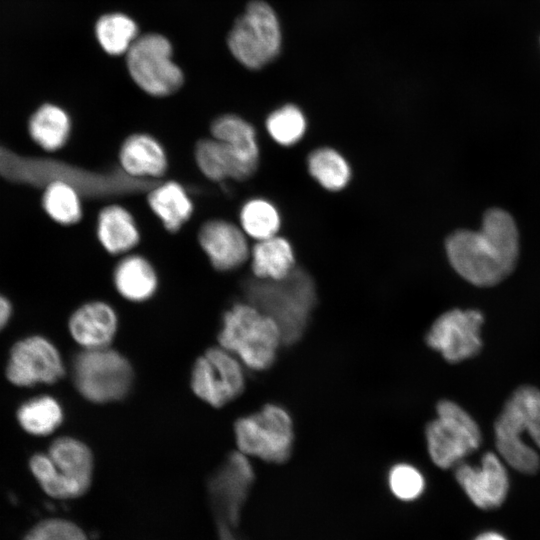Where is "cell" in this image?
<instances>
[{"instance_id": "cell-17", "label": "cell", "mask_w": 540, "mask_h": 540, "mask_svg": "<svg viewBox=\"0 0 540 540\" xmlns=\"http://www.w3.org/2000/svg\"><path fill=\"white\" fill-rule=\"evenodd\" d=\"M117 330L116 311L109 303L101 300L82 304L68 320V331L82 349L109 347Z\"/></svg>"}, {"instance_id": "cell-25", "label": "cell", "mask_w": 540, "mask_h": 540, "mask_svg": "<svg viewBox=\"0 0 540 540\" xmlns=\"http://www.w3.org/2000/svg\"><path fill=\"white\" fill-rule=\"evenodd\" d=\"M71 131L69 115L54 104L42 105L30 118L29 132L32 139L47 151L62 148Z\"/></svg>"}, {"instance_id": "cell-5", "label": "cell", "mask_w": 540, "mask_h": 540, "mask_svg": "<svg viewBox=\"0 0 540 540\" xmlns=\"http://www.w3.org/2000/svg\"><path fill=\"white\" fill-rule=\"evenodd\" d=\"M29 468L46 494L56 499H72L90 488L94 458L83 441L61 436L51 442L46 453L33 454Z\"/></svg>"}, {"instance_id": "cell-23", "label": "cell", "mask_w": 540, "mask_h": 540, "mask_svg": "<svg viewBox=\"0 0 540 540\" xmlns=\"http://www.w3.org/2000/svg\"><path fill=\"white\" fill-rule=\"evenodd\" d=\"M251 267L256 278L276 280L285 277L295 267L291 244L276 235L257 241L251 250Z\"/></svg>"}, {"instance_id": "cell-16", "label": "cell", "mask_w": 540, "mask_h": 540, "mask_svg": "<svg viewBox=\"0 0 540 540\" xmlns=\"http://www.w3.org/2000/svg\"><path fill=\"white\" fill-rule=\"evenodd\" d=\"M247 235L241 227L223 219L202 224L198 241L210 264L218 271H232L243 265L250 255Z\"/></svg>"}, {"instance_id": "cell-29", "label": "cell", "mask_w": 540, "mask_h": 540, "mask_svg": "<svg viewBox=\"0 0 540 540\" xmlns=\"http://www.w3.org/2000/svg\"><path fill=\"white\" fill-rule=\"evenodd\" d=\"M312 177L325 189L339 191L349 182L351 171L345 158L332 148H319L308 157Z\"/></svg>"}, {"instance_id": "cell-11", "label": "cell", "mask_w": 540, "mask_h": 540, "mask_svg": "<svg viewBox=\"0 0 540 540\" xmlns=\"http://www.w3.org/2000/svg\"><path fill=\"white\" fill-rule=\"evenodd\" d=\"M190 386L203 402L214 408H222L244 391L243 364L223 347H211L194 362Z\"/></svg>"}, {"instance_id": "cell-7", "label": "cell", "mask_w": 540, "mask_h": 540, "mask_svg": "<svg viewBox=\"0 0 540 540\" xmlns=\"http://www.w3.org/2000/svg\"><path fill=\"white\" fill-rule=\"evenodd\" d=\"M282 35L272 7L262 1H251L231 28L227 44L231 54L243 66L260 69L279 54Z\"/></svg>"}, {"instance_id": "cell-15", "label": "cell", "mask_w": 540, "mask_h": 540, "mask_svg": "<svg viewBox=\"0 0 540 540\" xmlns=\"http://www.w3.org/2000/svg\"><path fill=\"white\" fill-rule=\"evenodd\" d=\"M455 477L472 503L483 510L500 507L509 490L506 469L500 458L492 452L482 456L478 467L459 463Z\"/></svg>"}, {"instance_id": "cell-24", "label": "cell", "mask_w": 540, "mask_h": 540, "mask_svg": "<svg viewBox=\"0 0 540 540\" xmlns=\"http://www.w3.org/2000/svg\"><path fill=\"white\" fill-rule=\"evenodd\" d=\"M16 419L29 435L43 437L55 432L62 424L64 410L51 395H38L27 399L17 408Z\"/></svg>"}, {"instance_id": "cell-31", "label": "cell", "mask_w": 540, "mask_h": 540, "mask_svg": "<svg viewBox=\"0 0 540 540\" xmlns=\"http://www.w3.org/2000/svg\"><path fill=\"white\" fill-rule=\"evenodd\" d=\"M271 138L280 145L296 144L306 131V119L295 105L288 104L273 111L266 120Z\"/></svg>"}, {"instance_id": "cell-30", "label": "cell", "mask_w": 540, "mask_h": 540, "mask_svg": "<svg viewBox=\"0 0 540 540\" xmlns=\"http://www.w3.org/2000/svg\"><path fill=\"white\" fill-rule=\"evenodd\" d=\"M239 220L243 232L257 241L275 236L281 223L276 207L263 198L246 201L241 207Z\"/></svg>"}, {"instance_id": "cell-12", "label": "cell", "mask_w": 540, "mask_h": 540, "mask_svg": "<svg viewBox=\"0 0 540 540\" xmlns=\"http://www.w3.org/2000/svg\"><path fill=\"white\" fill-rule=\"evenodd\" d=\"M65 375V364L55 344L42 335L16 341L5 367L7 380L17 387L54 384Z\"/></svg>"}, {"instance_id": "cell-13", "label": "cell", "mask_w": 540, "mask_h": 540, "mask_svg": "<svg viewBox=\"0 0 540 540\" xmlns=\"http://www.w3.org/2000/svg\"><path fill=\"white\" fill-rule=\"evenodd\" d=\"M482 323L483 315L477 310H449L434 321L426 343L451 363L463 361L479 353Z\"/></svg>"}, {"instance_id": "cell-32", "label": "cell", "mask_w": 540, "mask_h": 540, "mask_svg": "<svg viewBox=\"0 0 540 540\" xmlns=\"http://www.w3.org/2000/svg\"><path fill=\"white\" fill-rule=\"evenodd\" d=\"M388 482L393 494L405 501L419 497L425 487L424 477L421 472L406 463L393 466L389 472Z\"/></svg>"}, {"instance_id": "cell-8", "label": "cell", "mask_w": 540, "mask_h": 540, "mask_svg": "<svg viewBox=\"0 0 540 540\" xmlns=\"http://www.w3.org/2000/svg\"><path fill=\"white\" fill-rule=\"evenodd\" d=\"M234 435L238 450L248 457L282 463L291 454L293 422L285 408L266 404L259 411L237 419Z\"/></svg>"}, {"instance_id": "cell-34", "label": "cell", "mask_w": 540, "mask_h": 540, "mask_svg": "<svg viewBox=\"0 0 540 540\" xmlns=\"http://www.w3.org/2000/svg\"><path fill=\"white\" fill-rule=\"evenodd\" d=\"M13 313L11 302L0 294V331L9 323Z\"/></svg>"}, {"instance_id": "cell-26", "label": "cell", "mask_w": 540, "mask_h": 540, "mask_svg": "<svg viewBox=\"0 0 540 540\" xmlns=\"http://www.w3.org/2000/svg\"><path fill=\"white\" fill-rule=\"evenodd\" d=\"M95 35L101 48L109 55L126 54L137 39L136 22L123 13H107L95 24Z\"/></svg>"}, {"instance_id": "cell-9", "label": "cell", "mask_w": 540, "mask_h": 540, "mask_svg": "<svg viewBox=\"0 0 540 540\" xmlns=\"http://www.w3.org/2000/svg\"><path fill=\"white\" fill-rule=\"evenodd\" d=\"M125 55L132 80L145 93L165 97L181 88L184 75L173 61L172 45L165 36L156 33L138 36Z\"/></svg>"}, {"instance_id": "cell-6", "label": "cell", "mask_w": 540, "mask_h": 540, "mask_svg": "<svg viewBox=\"0 0 540 540\" xmlns=\"http://www.w3.org/2000/svg\"><path fill=\"white\" fill-rule=\"evenodd\" d=\"M71 376L78 393L96 404L122 400L134 379L129 360L110 347L82 349L72 359Z\"/></svg>"}, {"instance_id": "cell-10", "label": "cell", "mask_w": 540, "mask_h": 540, "mask_svg": "<svg viewBox=\"0 0 540 540\" xmlns=\"http://www.w3.org/2000/svg\"><path fill=\"white\" fill-rule=\"evenodd\" d=\"M436 411L437 418L425 430L427 448L433 463L448 469L480 446L481 433L473 418L452 401H440Z\"/></svg>"}, {"instance_id": "cell-27", "label": "cell", "mask_w": 540, "mask_h": 540, "mask_svg": "<svg viewBox=\"0 0 540 540\" xmlns=\"http://www.w3.org/2000/svg\"><path fill=\"white\" fill-rule=\"evenodd\" d=\"M212 137L223 141L249 161L259 163V147L254 127L234 114L217 117L211 124Z\"/></svg>"}, {"instance_id": "cell-4", "label": "cell", "mask_w": 540, "mask_h": 540, "mask_svg": "<svg viewBox=\"0 0 540 540\" xmlns=\"http://www.w3.org/2000/svg\"><path fill=\"white\" fill-rule=\"evenodd\" d=\"M217 339L253 371L270 368L283 343L276 322L249 302L235 303L224 312Z\"/></svg>"}, {"instance_id": "cell-20", "label": "cell", "mask_w": 540, "mask_h": 540, "mask_svg": "<svg viewBox=\"0 0 540 540\" xmlns=\"http://www.w3.org/2000/svg\"><path fill=\"white\" fill-rule=\"evenodd\" d=\"M96 233L102 247L112 255L127 253L140 241L133 215L118 204L108 205L99 212Z\"/></svg>"}, {"instance_id": "cell-35", "label": "cell", "mask_w": 540, "mask_h": 540, "mask_svg": "<svg viewBox=\"0 0 540 540\" xmlns=\"http://www.w3.org/2000/svg\"><path fill=\"white\" fill-rule=\"evenodd\" d=\"M474 540H507L503 535L489 531L478 535Z\"/></svg>"}, {"instance_id": "cell-14", "label": "cell", "mask_w": 540, "mask_h": 540, "mask_svg": "<svg viewBox=\"0 0 540 540\" xmlns=\"http://www.w3.org/2000/svg\"><path fill=\"white\" fill-rule=\"evenodd\" d=\"M253 480L254 471L248 456L239 450L228 454L208 481L214 512L235 525Z\"/></svg>"}, {"instance_id": "cell-33", "label": "cell", "mask_w": 540, "mask_h": 540, "mask_svg": "<svg viewBox=\"0 0 540 540\" xmlns=\"http://www.w3.org/2000/svg\"><path fill=\"white\" fill-rule=\"evenodd\" d=\"M23 540H88V538L75 523L52 518L36 524Z\"/></svg>"}, {"instance_id": "cell-28", "label": "cell", "mask_w": 540, "mask_h": 540, "mask_svg": "<svg viewBox=\"0 0 540 540\" xmlns=\"http://www.w3.org/2000/svg\"><path fill=\"white\" fill-rule=\"evenodd\" d=\"M43 207L55 222L62 225L77 223L82 218L79 191L63 180L47 184L43 194Z\"/></svg>"}, {"instance_id": "cell-2", "label": "cell", "mask_w": 540, "mask_h": 540, "mask_svg": "<svg viewBox=\"0 0 540 540\" xmlns=\"http://www.w3.org/2000/svg\"><path fill=\"white\" fill-rule=\"evenodd\" d=\"M244 292L247 302L276 322L283 344L300 340L317 300L314 280L307 271L294 267L281 279L252 278L245 282Z\"/></svg>"}, {"instance_id": "cell-21", "label": "cell", "mask_w": 540, "mask_h": 540, "mask_svg": "<svg viewBox=\"0 0 540 540\" xmlns=\"http://www.w3.org/2000/svg\"><path fill=\"white\" fill-rule=\"evenodd\" d=\"M117 292L131 302L150 299L158 288V276L151 262L138 254L123 257L113 271Z\"/></svg>"}, {"instance_id": "cell-22", "label": "cell", "mask_w": 540, "mask_h": 540, "mask_svg": "<svg viewBox=\"0 0 540 540\" xmlns=\"http://www.w3.org/2000/svg\"><path fill=\"white\" fill-rule=\"evenodd\" d=\"M147 201L164 228L171 233L180 230L194 210L186 189L174 180L151 187Z\"/></svg>"}, {"instance_id": "cell-19", "label": "cell", "mask_w": 540, "mask_h": 540, "mask_svg": "<svg viewBox=\"0 0 540 540\" xmlns=\"http://www.w3.org/2000/svg\"><path fill=\"white\" fill-rule=\"evenodd\" d=\"M119 164L129 177L140 180L162 177L168 168V158L162 144L147 133L128 136L119 149Z\"/></svg>"}, {"instance_id": "cell-18", "label": "cell", "mask_w": 540, "mask_h": 540, "mask_svg": "<svg viewBox=\"0 0 540 540\" xmlns=\"http://www.w3.org/2000/svg\"><path fill=\"white\" fill-rule=\"evenodd\" d=\"M195 160L202 174L216 182L226 179L246 180L258 167L232 146L213 137L197 142Z\"/></svg>"}, {"instance_id": "cell-1", "label": "cell", "mask_w": 540, "mask_h": 540, "mask_svg": "<svg viewBox=\"0 0 540 540\" xmlns=\"http://www.w3.org/2000/svg\"><path fill=\"white\" fill-rule=\"evenodd\" d=\"M453 268L467 281L490 286L514 268L518 255V232L514 220L500 209L489 210L479 231H457L446 241Z\"/></svg>"}, {"instance_id": "cell-3", "label": "cell", "mask_w": 540, "mask_h": 540, "mask_svg": "<svg viewBox=\"0 0 540 540\" xmlns=\"http://www.w3.org/2000/svg\"><path fill=\"white\" fill-rule=\"evenodd\" d=\"M494 431L502 459L521 473H536L540 457L525 436L540 449V390L529 385L517 388L499 414Z\"/></svg>"}]
</instances>
